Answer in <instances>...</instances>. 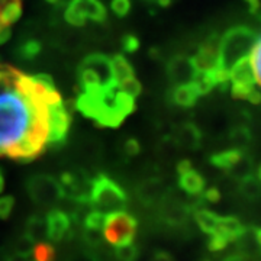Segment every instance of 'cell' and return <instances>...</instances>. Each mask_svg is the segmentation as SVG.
I'll use <instances>...</instances> for the list:
<instances>
[{"label":"cell","instance_id":"obj_1","mask_svg":"<svg viewBox=\"0 0 261 261\" xmlns=\"http://www.w3.org/2000/svg\"><path fill=\"white\" fill-rule=\"evenodd\" d=\"M70 112L47 74L31 75L0 63V157L28 163L60 147Z\"/></svg>","mask_w":261,"mask_h":261},{"label":"cell","instance_id":"obj_2","mask_svg":"<svg viewBox=\"0 0 261 261\" xmlns=\"http://www.w3.org/2000/svg\"><path fill=\"white\" fill-rule=\"evenodd\" d=\"M140 92L141 84L137 79L126 83L115 80L102 89L79 92L75 108L96 123L115 128L134 111Z\"/></svg>","mask_w":261,"mask_h":261},{"label":"cell","instance_id":"obj_3","mask_svg":"<svg viewBox=\"0 0 261 261\" xmlns=\"http://www.w3.org/2000/svg\"><path fill=\"white\" fill-rule=\"evenodd\" d=\"M229 87L237 99H245L255 105L260 102V41L248 56L231 68Z\"/></svg>","mask_w":261,"mask_h":261},{"label":"cell","instance_id":"obj_4","mask_svg":"<svg viewBox=\"0 0 261 261\" xmlns=\"http://www.w3.org/2000/svg\"><path fill=\"white\" fill-rule=\"evenodd\" d=\"M260 41L258 34L248 27H233L219 38L218 73L229 82V71L244 57H247L254 45Z\"/></svg>","mask_w":261,"mask_h":261},{"label":"cell","instance_id":"obj_5","mask_svg":"<svg viewBox=\"0 0 261 261\" xmlns=\"http://www.w3.org/2000/svg\"><path fill=\"white\" fill-rule=\"evenodd\" d=\"M89 203L93 211L108 215L123 211L128 206V196L115 180L105 174H99L92 180Z\"/></svg>","mask_w":261,"mask_h":261},{"label":"cell","instance_id":"obj_6","mask_svg":"<svg viewBox=\"0 0 261 261\" xmlns=\"http://www.w3.org/2000/svg\"><path fill=\"white\" fill-rule=\"evenodd\" d=\"M80 92L102 89L115 82L112 60L103 54H90L79 65Z\"/></svg>","mask_w":261,"mask_h":261},{"label":"cell","instance_id":"obj_7","mask_svg":"<svg viewBox=\"0 0 261 261\" xmlns=\"http://www.w3.org/2000/svg\"><path fill=\"white\" fill-rule=\"evenodd\" d=\"M138 229L137 219L125 211H118L106 215L103 222V235L106 243L115 247L134 241Z\"/></svg>","mask_w":261,"mask_h":261},{"label":"cell","instance_id":"obj_8","mask_svg":"<svg viewBox=\"0 0 261 261\" xmlns=\"http://www.w3.org/2000/svg\"><path fill=\"white\" fill-rule=\"evenodd\" d=\"M29 197L34 203L49 207L64 200V192L60 181L48 174H37L27 183Z\"/></svg>","mask_w":261,"mask_h":261},{"label":"cell","instance_id":"obj_9","mask_svg":"<svg viewBox=\"0 0 261 261\" xmlns=\"http://www.w3.org/2000/svg\"><path fill=\"white\" fill-rule=\"evenodd\" d=\"M159 215L164 224L178 228L187 224L189 216L192 215V209L190 203L181 200L177 193L167 190L159 202Z\"/></svg>","mask_w":261,"mask_h":261},{"label":"cell","instance_id":"obj_10","mask_svg":"<svg viewBox=\"0 0 261 261\" xmlns=\"http://www.w3.org/2000/svg\"><path fill=\"white\" fill-rule=\"evenodd\" d=\"M65 20L74 27H83L87 20L103 22L106 9L99 0H71L65 9Z\"/></svg>","mask_w":261,"mask_h":261},{"label":"cell","instance_id":"obj_11","mask_svg":"<svg viewBox=\"0 0 261 261\" xmlns=\"http://www.w3.org/2000/svg\"><path fill=\"white\" fill-rule=\"evenodd\" d=\"M218 58H219V38L216 35H212L203 41L197 54L192 57L196 70L202 73H211L218 70Z\"/></svg>","mask_w":261,"mask_h":261},{"label":"cell","instance_id":"obj_12","mask_svg":"<svg viewBox=\"0 0 261 261\" xmlns=\"http://www.w3.org/2000/svg\"><path fill=\"white\" fill-rule=\"evenodd\" d=\"M178 187L190 196L202 195L205 190L206 181L199 171L192 167L189 160H183L177 164Z\"/></svg>","mask_w":261,"mask_h":261},{"label":"cell","instance_id":"obj_13","mask_svg":"<svg viewBox=\"0 0 261 261\" xmlns=\"http://www.w3.org/2000/svg\"><path fill=\"white\" fill-rule=\"evenodd\" d=\"M47 221V240L53 243H61L67 237H71V219L68 214L61 209H53L45 216Z\"/></svg>","mask_w":261,"mask_h":261},{"label":"cell","instance_id":"obj_14","mask_svg":"<svg viewBox=\"0 0 261 261\" xmlns=\"http://www.w3.org/2000/svg\"><path fill=\"white\" fill-rule=\"evenodd\" d=\"M197 74L193 60L185 56L174 57L168 63V77L174 86L193 83Z\"/></svg>","mask_w":261,"mask_h":261},{"label":"cell","instance_id":"obj_15","mask_svg":"<svg viewBox=\"0 0 261 261\" xmlns=\"http://www.w3.org/2000/svg\"><path fill=\"white\" fill-rule=\"evenodd\" d=\"M22 0H0V44L10 37L12 25L20 18Z\"/></svg>","mask_w":261,"mask_h":261},{"label":"cell","instance_id":"obj_16","mask_svg":"<svg viewBox=\"0 0 261 261\" xmlns=\"http://www.w3.org/2000/svg\"><path fill=\"white\" fill-rule=\"evenodd\" d=\"M164 185L160 178H148L144 180L140 186L137 187V197L144 206L159 205L161 197L164 196Z\"/></svg>","mask_w":261,"mask_h":261},{"label":"cell","instance_id":"obj_17","mask_svg":"<svg viewBox=\"0 0 261 261\" xmlns=\"http://www.w3.org/2000/svg\"><path fill=\"white\" fill-rule=\"evenodd\" d=\"M238 243V250L240 254L247 257L248 260L251 258H258L260 255L261 245V233L258 226H251L250 229L245 228L244 233L237 240Z\"/></svg>","mask_w":261,"mask_h":261},{"label":"cell","instance_id":"obj_18","mask_svg":"<svg viewBox=\"0 0 261 261\" xmlns=\"http://www.w3.org/2000/svg\"><path fill=\"white\" fill-rule=\"evenodd\" d=\"M244 231H245V226L235 216H219L216 229H215V232L224 237L228 243L237 241L243 235Z\"/></svg>","mask_w":261,"mask_h":261},{"label":"cell","instance_id":"obj_19","mask_svg":"<svg viewBox=\"0 0 261 261\" xmlns=\"http://www.w3.org/2000/svg\"><path fill=\"white\" fill-rule=\"evenodd\" d=\"M25 238H28L32 244L42 243L47 240V221L42 214H35L29 216L25 226Z\"/></svg>","mask_w":261,"mask_h":261},{"label":"cell","instance_id":"obj_20","mask_svg":"<svg viewBox=\"0 0 261 261\" xmlns=\"http://www.w3.org/2000/svg\"><path fill=\"white\" fill-rule=\"evenodd\" d=\"M244 157V151H240V149H225V151H221V152H216L212 155L211 159V163L214 164L215 167L219 168V170H225V171H231L237 164L238 161Z\"/></svg>","mask_w":261,"mask_h":261},{"label":"cell","instance_id":"obj_21","mask_svg":"<svg viewBox=\"0 0 261 261\" xmlns=\"http://www.w3.org/2000/svg\"><path fill=\"white\" fill-rule=\"evenodd\" d=\"M173 100L183 106V108H190L193 106L197 99L200 97L199 90L196 89V86L193 83L189 84H181V86H174V90L171 93Z\"/></svg>","mask_w":261,"mask_h":261},{"label":"cell","instance_id":"obj_22","mask_svg":"<svg viewBox=\"0 0 261 261\" xmlns=\"http://www.w3.org/2000/svg\"><path fill=\"white\" fill-rule=\"evenodd\" d=\"M200 140H202V135L195 125H183L176 135L178 145L190 149L197 148L200 145Z\"/></svg>","mask_w":261,"mask_h":261},{"label":"cell","instance_id":"obj_23","mask_svg":"<svg viewBox=\"0 0 261 261\" xmlns=\"http://www.w3.org/2000/svg\"><path fill=\"white\" fill-rule=\"evenodd\" d=\"M193 216H195L196 225L200 228V231H203L207 235L215 232L216 229V225H218V219H219V215L214 214L207 209H195L193 211Z\"/></svg>","mask_w":261,"mask_h":261},{"label":"cell","instance_id":"obj_24","mask_svg":"<svg viewBox=\"0 0 261 261\" xmlns=\"http://www.w3.org/2000/svg\"><path fill=\"white\" fill-rule=\"evenodd\" d=\"M240 193L248 202L258 200V197H260V174H255V176L250 174L247 177L241 178Z\"/></svg>","mask_w":261,"mask_h":261},{"label":"cell","instance_id":"obj_25","mask_svg":"<svg viewBox=\"0 0 261 261\" xmlns=\"http://www.w3.org/2000/svg\"><path fill=\"white\" fill-rule=\"evenodd\" d=\"M34 261H54L56 260V248L48 243H37L32 248Z\"/></svg>","mask_w":261,"mask_h":261},{"label":"cell","instance_id":"obj_26","mask_svg":"<svg viewBox=\"0 0 261 261\" xmlns=\"http://www.w3.org/2000/svg\"><path fill=\"white\" fill-rule=\"evenodd\" d=\"M138 255H140V250L132 243L115 247V257L118 261H137Z\"/></svg>","mask_w":261,"mask_h":261},{"label":"cell","instance_id":"obj_27","mask_svg":"<svg viewBox=\"0 0 261 261\" xmlns=\"http://www.w3.org/2000/svg\"><path fill=\"white\" fill-rule=\"evenodd\" d=\"M231 140H232L233 145L237 147L235 149L243 151V149L250 144V140H251L250 130L245 129V128H238V129H235L232 134H231Z\"/></svg>","mask_w":261,"mask_h":261},{"label":"cell","instance_id":"obj_28","mask_svg":"<svg viewBox=\"0 0 261 261\" xmlns=\"http://www.w3.org/2000/svg\"><path fill=\"white\" fill-rule=\"evenodd\" d=\"M39 51H41V45L38 44L37 41H27L19 48V54L23 57L25 60H32L34 57L38 56Z\"/></svg>","mask_w":261,"mask_h":261},{"label":"cell","instance_id":"obj_29","mask_svg":"<svg viewBox=\"0 0 261 261\" xmlns=\"http://www.w3.org/2000/svg\"><path fill=\"white\" fill-rule=\"evenodd\" d=\"M228 241L225 240L224 237H221L218 232H214L209 235V240H207V248L211 251H222L226 248Z\"/></svg>","mask_w":261,"mask_h":261},{"label":"cell","instance_id":"obj_30","mask_svg":"<svg viewBox=\"0 0 261 261\" xmlns=\"http://www.w3.org/2000/svg\"><path fill=\"white\" fill-rule=\"evenodd\" d=\"M15 199L13 196H2L0 197V219H8L13 211Z\"/></svg>","mask_w":261,"mask_h":261},{"label":"cell","instance_id":"obj_31","mask_svg":"<svg viewBox=\"0 0 261 261\" xmlns=\"http://www.w3.org/2000/svg\"><path fill=\"white\" fill-rule=\"evenodd\" d=\"M130 9L129 0H112V10L113 13L119 18H123L128 15Z\"/></svg>","mask_w":261,"mask_h":261},{"label":"cell","instance_id":"obj_32","mask_svg":"<svg viewBox=\"0 0 261 261\" xmlns=\"http://www.w3.org/2000/svg\"><path fill=\"white\" fill-rule=\"evenodd\" d=\"M202 202H205V203H219L221 202V199H222V196H221V192L218 190V189H215V187H211V189H207V190H203L202 192Z\"/></svg>","mask_w":261,"mask_h":261},{"label":"cell","instance_id":"obj_33","mask_svg":"<svg viewBox=\"0 0 261 261\" xmlns=\"http://www.w3.org/2000/svg\"><path fill=\"white\" fill-rule=\"evenodd\" d=\"M138 47H140V41L134 35H126L122 39V48L126 53H135L138 49Z\"/></svg>","mask_w":261,"mask_h":261},{"label":"cell","instance_id":"obj_34","mask_svg":"<svg viewBox=\"0 0 261 261\" xmlns=\"http://www.w3.org/2000/svg\"><path fill=\"white\" fill-rule=\"evenodd\" d=\"M140 151V142L137 140H128L125 142V145H123V152H125L128 157H135V155H138Z\"/></svg>","mask_w":261,"mask_h":261},{"label":"cell","instance_id":"obj_35","mask_svg":"<svg viewBox=\"0 0 261 261\" xmlns=\"http://www.w3.org/2000/svg\"><path fill=\"white\" fill-rule=\"evenodd\" d=\"M151 261H176L173 258L171 254H168L167 251H163V250H159V251L154 254L152 260Z\"/></svg>","mask_w":261,"mask_h":261},{"label":"cell","instance_id":"obj_36","mask_svg":"<svg viewBox=\"0 0 261 261\" xmlns=\"http://www.w3.org/2000/svg\"><path fill=\"white\" fill-rule=\"evenodd\" d=\"M6 261H29V260H28V255H23V254L15 252V254L9 255Z\"/></svg>","mask_w":261,"mask_h":261},{"label":"cell","instance_id":"obj_37","mask_svg":"<svg viewBox=\"0 0 261 261\" xmlns=\"http://www.w3.org/2000/svg\"><path fill=\"white\" fill-rule=\"evenodd\" d=\"M248 2V6H250V12L258 15V9H260V3L258 0H247Z\"/></svg>","mask_w":261,"mask_h":261},{"label":"cell","instance_id":"obj_38","mask_svg":"<svg viewBox=\"0 0 261 261\" xmlns=\"http://www.w3.org/2000/svg\"><path fill=\"white\" fill-rule=\"evenodd\" d=\"M224 261H250L247 257L241 255L240 252L238 254H232V255H228Z\"/></svg>","mask_w":261,"mask_h":261},{"label":"cell","instance_id":"obj_39","mask_svg":"<svg viewBox=\"0 0 261 261\" xmlns=\"http://www.w3.org/2000/svg\"><path fill=\"white\" fill-rule=\"evenodd\" d=\"M3 189H5V178H3V174L0 171V193L3 192Z\"/></svg>","mask_w":261,"mask_h":261},{"label":"cell","instance_id":"obj_40","mask_svg":"<svg viewBox=\"0 0 261 261\" xmlns=\"http://www.w3.org/2000/svg\"><path fill=\"white\" fill-rule=\"evenodd\" d=\"M157 2H159L161 6H168L173 0H157Z\"/></svg>","mask_w":261,"mask_h":261},{"label":"cell","instance_id":"obj_41","mask_svg":"<svg viewBox=\"0 0 261 261\" xmlns=\"http://www.w3.org/2000/svg\"><path fill=\"white\" fill-rule=\"evenodd\" d=\"M48 3H51V5H57V3H60V0H47Z\"/></svg>","mask_w":261,"mask_h":261}]
</instances>
